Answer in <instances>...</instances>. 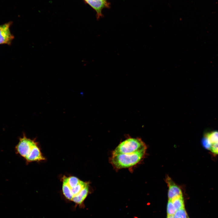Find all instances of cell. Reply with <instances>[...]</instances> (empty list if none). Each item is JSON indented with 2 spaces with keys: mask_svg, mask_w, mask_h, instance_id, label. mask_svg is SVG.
<instances>
[{
  "mask_svg": "<svg viewBox=\"0 0 218 218\" xmlns=\"http://www.w3.org/2000/svg\"><path fill=\"white\" fill-rule=\"evenodd\" d=\"M146 147L141 139L128 138L121 142L115 148L112 155L134 153Z\"/></svg>",
  "mask_w": 218,
  "mask_h": 218,
  "instance_id": "4",
  "label": "cell"
},
{
  "mask_svg": "<svg viewBox=\"0 0 218 218\" xmlns=\"http://www.w3.org/2000/svg\"><path fill=\"white\" fill-rule=\"evenodd\" d=\"M85 2L96 11L97 19L102 16V9L108 7V4L104 0H87Z\"/></svg>",
  "mask_w": 218,
  "mask_h": 218,
  "instance_id": "7",
  "label": "cell"
},
{
  "mask_svg": "<svg viewBox=\"0 0 218 218\" xmlns=\"http://www.w3.org/2000/svg\"><path fill=\"white\" fill-rule=\"evenodd\" d=\"M202 144L203 147L206 150H210L212 146V145L210 143L207 138L205 136L203 137L201 140Z\"/></svg>",
  "mask_w": 218,
  "mask_h": 218,
  "instance_id": "12",
  "label": "cell"
},
{
  "mask_svg": "<svg viewBox=\"0 0 218 218\" xmlns=\"http://www.w3.org/2000/svg\"><path fill=\"white\" fill-rule=\"evenodd\" d=\"M212 145L218 142V130H213L206 132L204 134Z\"/></svg>",
  "mask_w": 218,
  "mask_h": 218,
  "instance_id": "8",
  "label": "cell"
},
{
  "mask_svg": "<svg viewBox=\"0 0 218 218\" xmlns=\"http://www.w3.org/2000/svg\"><path fill=\"white\" fill-rule=\"evenodd\" d=\"M167 218H174V215H167Z\"/></svg>",
  "mask_w": 218,
  "mask_h": 218,
  "instance_id": "14",
  "label": "cell"
},
{
  "mask_svg": "<svg viewBox=\"0 0 218 218\" xmlns=\"http://www.w3.org/2000/svg\"><path fill=\"white\" fill-rule=\"evenodd\" d=\"M62 192L66 200L74 204L84 189L89 183L74 176L64 175L61 178Z\"/></svg>",
  "mask_w": 218,
  "mask_h": 218,
  "instance_id": "2",
  "label": "cell"
},
{
  "mask_svg": "<svg viewBox=\"0 0 218 218\" xmlns=\"http://www.w3.org/2000/svg\"><path fill=\"white\" fill-rule=\"evenodd\" d=\"M174 218H188L184 208L176 211L174 215Z\"/></svg>",
  "mask_w": 218,
  "mask_h": 218,
  "instance_id": "10",
  "label": "cell"
},
{
  "mask_svg": "<svg viewBox=\"0 0 218 218\" xmlns=\"http://www.w3.org/2000/svg\"><path fill=\"white\" fill-rule=\"evenodd\" d=\"M176 211V210L172 201L168 200L167 207V215H174Z\"/></svg>",
  "mask_w": 218,
  "mask_h": 218,
  "instance_id": "11",
  "label": "cell"
},
{
  "mask_svg": "<svg viewBox=\"0 0 218 218\" xmlns=\"http://www.w3.org/2000/svg\"><path fill=\"white\" fill-rule=\"evenodd\" d=\"M105 1H106V0H104Z\"/></svg>",
  "mask_w": 218,
  "mask_h": 218,
  "instance_id": "15",
  "label": "cell"
},
{
  "mask_svg": "<svg viewBox=\"0 0 218 218\" xmlns=\"http://www.w3.org/2000/svg\"><path fill=\"white\" fill-rule=\"evenodd\" d=\"M176 211L184 208V201L183 196L176 197L172 200Z\"/></svg>",
  "mask_w": 218,
  "mask_h": 218,
  "instance_id": "9",
  "label": "cell"
},
{
  "mask_svg": "<svg viewBox=\"0 0 218 218\" xmlns=\"http://www.w3.org/2000/svg\"><path fill=\"white\" fill-rule=\"evenodd\" d=\"M210 150L213 155H218V142L213 144Z\"/></svg>",
  "mask_w": 218,
  "mask_h": 218,
  "instance_id": "13",
  "label": "cell"
},
{
  "mask_svg": "<svg viewBox=\"0 0 218 218\" xmlns=\"http://www.w3.org/2000/svg\"><path fill=\"white\" fill-rule=\"evenodd\" d=\"M188 218H189L188 217Z\"/></svg>",
  "mask_w": 218,
  "mask_h": 218,
  "instance_id": "16",
  "label": "cell"
},
{
  "mask_svg": "<svg viewBox=\"0 0 218 218\" xmlns=\"http://www.w3.org/2000/svg\"><path fill=\"white\" fill-rule=\"evenodd\" d=\"M166 182L168 187V200L173 199L182 195L181 189L172 180L170 177L167 176L166 179Z\"/></svg>",
  "mask_w": 218,
  "mask_h": 218,
  "instance_id": "6",
  "label": "cell"
},
{
  "mask_svg": "<svg viewBox=\"0 0 218 218\" xmlns=\"http://www.w3.org/2000/svg\"><path fill=\"white\" fill-rule=\"evenodd\" d=\"M146 147L135 152L112 155L110 162L117 169L128 168L138 164L142 159L146 152Z\"/></svg>",
  "mask_w": 218,
  "mask_h": 218,
  "instance_id": "3",
  "label": "cell"
},
{
  "mask_svg": "<svg viewBox=\"0 0 218 218\" xmlns=\"http://www.w3.org/2000/svg\"><path fill=\"white\" fill-rule=\"evenodd\" d=\"M16 153L24 158L27 163L46 160L43 155L38 143L35 139L27 138L25 134L20 137L15 147Z\"/></svg>",
  "mask_w": 218,
  "mask_h": 218,
  "instance_id": "1",
  "label": "cell"
},
{
  "mask_svg": "<svg viewBox=\"0 0 218 218\" xmlns=\"http://www.w3.org/2000/svg\"><path fill=\"white\" fill-rule=\"evenodd\" d=\"M12 23V22H9L0 25V44H11L14 38L10 29Z\"/></svg>",
  "mask_w": 218,
  "mask_h": 218,
  "instance_id": "5",
  "label": "cell"
}]
</instances>
